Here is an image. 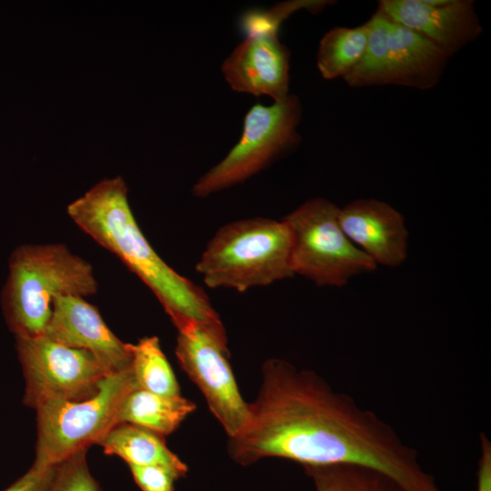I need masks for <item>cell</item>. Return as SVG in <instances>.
<instances>
[{
    "mask_svg": "<svg viewBox=\"0 0 491 491\" xmlns=\"http://www.w3.org/2000/svg\"><path fill=\"white\" fill-rule=\"evenodd\" d=\"M261 373L249 419L228 441L236 463L277 457L303 467L357 465L387 475L405 491H443L389 424L313 370L271 358Z\"/></svg>",
    "mask_w": 491,
    "mask_h": 491,
    "instance_id": "obj_1",
    "label": "cell"
},
{
    "mask_svg": "<svg viewBox=\"0 0 491 491\" xmlns=\"http://www.w3.org/2000/svg\"><path fill=\"white\" fill-rule=\"evenodd\" d=\"M127 194L122 177L104 179L67 206L68 215L152 290L177 330L190 325L225 330L205 292L153 249L132 213Z\"/></svg>",
    "mask_w": 491,
    "mask_h": 491,
    "instance_id": "obj_2",
    "label": "cell"
},
{
    "mask_svg": "<svg viewBox=\"0 0 491 491\" xmlns=\"http://www.w3.org/2000/svg\"><path fill=\"white\" fill-rule=\"evenodd\" d=\"M8 266L2 305L16 338L43 336L57 297H85L97 290L92 266L61 244L22 245Z\"/></svg>",
    "mask_w": 491,
    "mask_h": 491,
    "instance_id": "obj_3",
    "label": "cell"
},
{
    "mask_svg": "<svg viewBox=\"0 0 491 491\" xmlns=\"http://www.w3.org/2000/svg\"><path fill=\"white\" fill-rule=\"evenodd\" d=\"M211 288L245 292L294 276L292 235L284 220L254 217L221 226L195 265Z\"/></svg>",
    "mask_w": 491,
    "mask_h": 491,
    "instance_id": "obj_4",
    "label": "cell"
},
{
    "mask_svg": "<svg viewBox=\"0 0 491 491\" xmlns=\"http://www.w3.org/2000/svg\"><path fill=\"white\" fill-rule=\"evenodd\" d=\"M136 387L130 366L106 376L97 392L89 398L50 401L37 406V440L33 466H55L91 445L98 444L118 424L122 402Z\"/></svg>",
    "mask_w": 491,
    "mask_h": 491,
    "instance_id": "obj_5",
    "label": "cell"
},
{
    "mask_svg": "<svg viewBox=\"0 0 491 491\" xmlns=\"http://www.w3.org/2000/svg\"><path fill=\"white\" fill-rule=\"evenodd\" d=\"M339 207L316 197L285 215L292 235V267L319 286H346L377 266L346 235L338 221Z\"/></svg>",
    "mask_w": 491,
    "mask_h": 491,
    "instance_id": "obj_6",
    "label": "cell"
},
{
    "mask_svg": "<svg viewBox=\"0 0 491 491\" xmlns=\"http://www.w3.org/2000/svg\"><path fill=\"white\" fill-rule=\"evenodd\" d=\"M302 105L289 94L271 105H253L244 119L239 141L194 185L193 195L205 197L242 183L297 146Z\"/></svg>",
    "mask_w": 491,
    "mask_h": 491,
    "instance_id": "obj_7",
    "label": "cell"
},
{
    "mask_svg": "<svg viewBox=\"0 0 491 491\" xmlns=\"http://www.w3.org/2000/svg\"><path fill=\"white\" fill-rule=\"evenodd\" d=\"M365 55L344 78L351 87L398 85L428 90L440 81L450 58L419 34L376 12Z\"/></svg>",
    "mask_w": 491,
    "mask_h": 491,
    "instance_id": "obj_8",
    "label": "cell"
},
{
    "mask_svg": "<svg viewBox=\"0 0 491 491\" xmlns=\"http://www.w3.org/2000/svg\"><path fill=\"white\" fill-rule=\"evenodd\" d=\"M25 387L24 403L35 409L50 401L91 397L114 372L89 351L66 346L46 336L16 338Z\"/></svg>",
    "mask_w": 491,
    "mask_h": 491,
    "instance_id": "obj_9",
    "label": "cell"
},
{
    "mask_svg": "<svg viewBox=\"0 0 491 491\" xmlns=\"http://www.w3.org/2000/svg\"><path fill=\"white\" fill-rule=\"evenodd\" d=\"M177 331L175 356L180 366L200 389L228 437L235 436L250 413L229 362L225 330L190 325Z\"/></svg>",
    "mask_w": 491,
    "mask_h": 491,
    "instance_id": "obj_10",
    "label": "cell"
},
{
    "mask_svg": "<svg viewBox=\"0 0 491 491\" xmlns=\"http://www.w3.org/2000/svg\"><path fill=\"white\" fill-rule=\"evenodd\" d=\"M376 11L424 36L450 57L482 33L472 0H380Z\"/></svg>",
    "mask_w": 491,
    "mask_h": 491,
    "instance_id": "obj_11",
    "label": "cell"
},
{
    "mask_svg": "<svg viewBox=\"0 0 491 491\" xmlns=\"http://www.w3.org/2000/svg\"><path fill=\"white\" fill-rule=\"evenodd\" d=\"M290 51L277 32L246 35L224 60L221 71L235 92L268 95L275 102L289 95Z\"/></svg>",
    "mask_w": 491,
    "mask_h": 491,
    "instance_id": "obj_12",
    "label": "cell"
},
{
    "mask_svg": "<svg viewBox=\"0 0 491 491\" xmlns=\"http://www.w3.org/2000/svg\"><path fill=\"white\" fill-rule=\"evenodd\" d=\"M44 336L91 352L114 371L131 366V344L122 342L108 328L98 309L82 296H64L54 301Z\"/></svg>",
    "mask_w": 491,
    "mask_h": 491,
    "instance_id": "obj_13",
    "label": "cell"
},
{
    "mask_svg": "<svg viewBox=\"0 0 491 491\" xmlns=\"http://www.w3.org/2000/svg\"><path fill=\"white\" fill-rule=\"evenodd\" d=\"M347 238L377 266L397 267L407 256L408 231L403 215L388 203L362 198L339 207Z\"/></svg>",
    "mask_w": 491,
    "mask_h": 491,
    "instance_id": "obj_14",
    "label": "cell"
},
{
    "mask_svg": "<svg viewBox=\"0 0 491 491\" xmlns=\"http://www.w3.org/2000/svg\"><path fill=\"white\" fill-rule=\"evenodd\" d=\"M106 455H115L128 466H162L180 478L188 467L166 446L163 436L128 423L115 425L98 443Z\"/></svg>",
    "mask_w": 491,
    "mask_h": 491,
    "instance_id": "obj_15",
    "label": "cell"
},
{
    "mask_svg": "<svg viewBox=\"0 0 491 491\" xmlns=\"http://www.w3.org/2000/svg\"><path fill=\"white\" fill-rule=\"evenodd\" d=\"M195 409L196 405L182 396H165L136 387L124 398L118 424H132L165 436Z\"/></svg>",
    "mask_w": 491,
    "mask_h": 491,
    "instance_id": "obj_16",
    "label": "cell"
},
{
    "mask_svg": "<svg viewBox=\"0 0 491 491\" xmlns=\"http://www.w3.org/2000/svg\"><path fill=\"white\" fill-rule=\"evenodd\" d=\"M368 20L355 27L335 26L321 38L316 66L324 79L346 77L362 60L369 36Z\"/></svg>",
    "mask_w": 491,
    "mask_h": 491,
    "instance_id": "obj_17",
    "label": "cell"
},
{
    "mask_svg": "<svg viewBox=\"0 0 491 491\" xmlns=\"http://www.w3.org/2000/svg\"><path fill=\"white\" fill-rule=\"evenodd\" d=\"M131 370L138 388L165 396H181L175 373L157 336L131 344Z\"/></svg>",
    "mask_w": 491,
    "mask_h": 491,
    "instance_id": "obj_18",
    "label": "cell"
},
{
    "mask_svg": "<svg viewBox=\"0 0 491 491\" xmlns=\"http://www.w3.org/2000/svg\"><path fill=\"white\" fill-rule=\"evenodd\" d=\"M304 469L316 491H405L387 475L366 466L338 464Z\"/></svg>",
    "mask_w": 491,
    "mask_h": 491,
    "instance_id": "obj_19",
    "label": "cell"
},
{
    "mask_svg": "<svg viewBox=\"0 0 491 491\" xmlns=\"http://www.w3.org/2000/svg\"><path fill=\"white\" fill-rule=\"evenodd\" d=\"M334 3L326 0H295L274 5L268 11H250L242 18V26L246 35L265 31L278 32L283 21L299 9L312 13L320 12L325 6Z\"/></svg>",
    "mask_w": 491,
    "mask_h": 491,
    "instance_id": "obj_20",
    "label": "cell"
},
{
    "mask_svg": "<svg viewBox=\"0 0 491 491\" xmlns=\"http://www.w3.org/2000/svg\"><path fill=\"white\" fill-rule=\"evenodd\" d=\"M85 452H78L55 466L45 491H101L89 471Z\"/></svg>",
    "mask_w": 491,
    "mask_h": 491,
    "instance_id": "obj_21",
    "label": "cell"
},
{
    "mask_svg": "<svg viewBox=\"0 0 491 491\" xmlns=\"http://www.w3.org/2000/svg\"><path fill=\"white\" fill-rule=\"evenodd\" d=\"M133 478L141 491H175L180 477L162 466H129Z\"/></svg>",
    "mask_w": 491,
    "mask_h": 491,
    "instance_id": "obj_22",
    "label": "cell"
},
{
    "mask_svg": "<svg viewBox=\"0 0 491 491\" xmlns=\"http://www.w3.org/2000/svg\"><path fill=\"white\" fill-rule=\"evenodd\" d=\"M54 467H37L32 466L25 474L4 491H45L51 480Z\"/></svg>",
    "mask_w": 491,
    "mask_h": 491,
    "instance_id": "obj_23",
    "label": "cell"
},
{
    "mask_svg": "<svg viewBox=\"0 0 491 491\" xmlns=\"http://www.w3.org/2000/svg\"><path fill=\"white\" fill-rule=\"evenodd\" d=\"M480 456L476 470V491H491V442L480 433Z\"/></svg>",
    "mask_w": 491,
    "mask_h": 491,
    "instance_id": "obj_24",
    "label": "cell"
}]
</instances>
